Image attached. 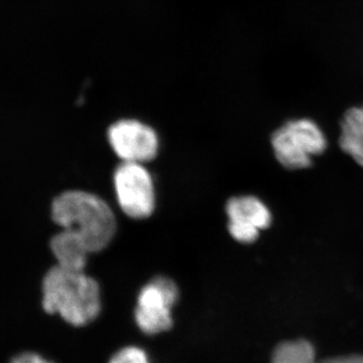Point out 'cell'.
Returning <instances> with one entry per match:
<instances>
[{"mask_svg":"<svg viewBox=\"0 0 363 363\" xmlns=\"http://www.w3.org/2000/svg\"><path fill=\"white\" fill-rule=\"evenodd\" d=\"M271 363H363V355H345L317 360L313 344L306 339H298L278 344L272 352Z\"/></svg>","mask_w":363,"mask_h":363,"instance_id":"obj_7","label":"cell"},{"mask_svg":"<svg viewBox=\"0 0 363 363\" xmlns=\"http://www.w3.org/2000/svg\"><path fill=\"white\" fill-rule=\"evenodd\" d=\"M344 116L352 119V121H357V123L363 125V106L350 109Z\"/></svg>","mask_w":363,"mask_h":363,"instance_id":"obj_13","label":"cell"},{"mask_svg":"<svg viewBox=\"0 0 363 363\" xmlns=\"http://www.w3.org/2000/svg\"><path fill=\"white\" fill-rule=\"evenodd\" d=\"M272 145L278 161L286 169L311 166L312 156L322 154L327 147L323 131L310 119L286 123L272 135Z\"/></svg>","mask_w":363,"mask_h":363,"instance_id":"obj_3","label":"cell"},{"mask_svg":"<svg viewBox=\"0 0 363 363\" xmlns=\"http://www.w3.org/2000/svg\"><path fill=\"white\" fill-rule=\"evenodd\" d=\"M341 149L363 167V125L344 116L341 123Z\"/></svg>","mask_w":363,"mask_h":363,"instance_id":"obj_10","label":"cell"},{"mask_svg":"<svg viewBox=\"0 0 363 363\" xmlns=\"http://www.w3.org/2000/svg\"><path fill=\"white\" fill-rule=\"evenodd\" d=\"M108 363H150L147 353L136 346H128L117 351Z\"/></svg>","mask_w":363,"mask_h":363,"instance_id":"obj_11","label":"cell"},{"mask_svg":"<svg viewBox=\"0 0 363 363\" xmlns=\"http://www.w3.org/2000/svg\"><path fill=\"white\" fill-rule=\"evenodd\" d=\"M114 187L119 206L128 216L143 219L154 211V183L142 164L123 162L114 173Z\"/></svg>","mask_w":363,"mask_h":363,"instance_id":"obj_5","label":"cell"},{"mask_svg":"<svg viewBox=\"0 0 363 363\" xmlns=\"http://www.w3.org/2000/svg\"><path fill=\"white\" fill-rule=\"evenodd\" d=\"M108 140L117 156L126 162L152 161L159 149L157 133L136 121H121L109 128Z\"/></svg>","mask_w":363,"mask_h":363,"instance_id":"obj_6","label":"cell"},{"mask_svg":"<svg viewBox=\"0 0 363 363\" xmlns=\"http://www.w3.org/2000/svg\"><path fill=\"white\" fill-rule=\"evenodd\" d=\"M11 363H54L40 357L37 353L26 352L14 357Z\"/></svg>","mask_w":363,"mask_h":363,"instance_id":"obj_12","label":"cell"},{"mask_svg":"<svg viewBox=\"0 0 363 363\" xmlns=\"http://www.w3.org/2000/svg\"><path fill=\"white\" fill-rule=\"evenodd\" d=\"M42 289L45 311L60 315L72 326H86L99 316V285L84 272L55 266L43 279Z\"/></svg>","mask_w":363,"mask_h":363,"instance_id":"obj_1","label":"cell"},{"mask_svg":"<svg viewBox=\"0 0 363 363\" xmlns=\"http://www.w3.org/2000/svg\"><path fill=\"white\" fill-rule=\"evenodd\" d=\"M50 247L56 257L57 266L70 271L84 272L90 252L75 234L63 229L52 238Z\"/></svg>","mask_w":363,"mask_h":363,"instance_id":"obj_8","label":"cell"},{"mask_svg":"<svg viewBox=\"0 0 363 363\" xmlns=\"http://www.w3.org/2000/svg\"><path fill=\"white\" fill-rule=\"evenodd\" d=\"M52 218L64 230L78 236L90 253L104 250L113 240L116 220L101 198L83 191H68L52 204Z\"/></svg>","mask_w":363,"mask_h":363,"instance_id":"obj_2","label":"cell"},{"mask_svg":"<svg viewBox=\"0 0 363 363\" xmlns=\"http://www.w3.org/2000/svg\"><path fill=\"white\" fill-rule=\"evenodd\" d=\"M229 222L255 227L259 230L271 225L272 214L269 208L253 196L233 198L226 205Z\"/></svg>","mask_w":363,"mask_h":363,"instance_id":"obj_9","label":"cell"},{"mask_svg":"<svg viewBox=\"0 0 363 363\" xmlns=\"http://www.w3.org/2000/svg\"><path fill=\"white\" fill-rule=\"evenodd\" d=\"M179 298V289L171 279L157 277L138 294L135 323L147 335H157L173 326L172 309Z\"/></svg>","mask_w":363,"mask_h":363,"instance_id":"obj_4","label":"cell"}]
</instances>
